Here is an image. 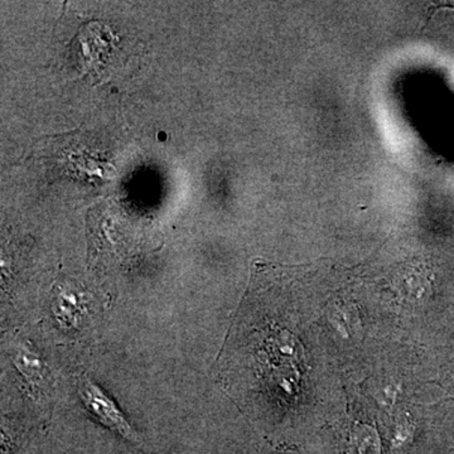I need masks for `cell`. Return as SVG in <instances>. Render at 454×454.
<instances>
[{
  "mask_svg": "<svg viewBox=\"0 0 454 454\" xmlns=\"http://www.w3.org/2000/svg\"><path fill=\"white\" fill-rule=\"evenodd\" d=\"M79 393L83 404L88 406L89 411L104 426L118 433L122 438L128 439L131 443H142V439L139 438L138 433L131 428L130 424L125 419L118 406L114 404L113 400L107 397L98 385L90 381L89 378H82L79 381Z\"/></svg>",
  "mask_w": 454,
  "mask_h": 454,
  "instance_id": "6da1fadb",
  "label": "cell"
}]
</instances>
